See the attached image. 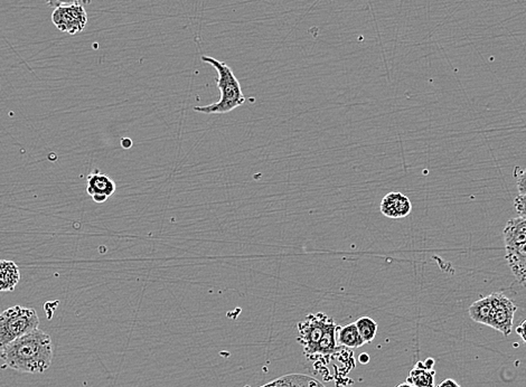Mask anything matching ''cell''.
<instances>
[{
    "label": "cell",
    "instance_id": "obj_18",
    "mask_svg": "<svg viewBox=\"0 0 526 387\" xmlns=\"http://www.w3.org/2000/svg\"><path fill=\"white\" fill-rule=\"evenodd\" d=\"M514 207L519 214L520 217L526 220V194H520L514 200Z\"/></svg>",
    "mask_w": 526,
    "mask_h": 387
},
{
    "label": "cell",
    "instance_id": "obj_19",
    "mask_svg": "<svg viewBox=\"0 0 526 387\" xmlns=\"http://www.w3.org/2000/svg\"><path fill=\"white\" fill-rule=\"evenodd\" d=\"M516 185L520 194H526V169H523L517 174Z\"/></svg>",
    "mask_w": 526,
    "mask_h": 387
},
{
    "label": "cell",
    "instance_id": "obj_14",
    "mask_svg": "<svg viewBox=\"0 0 526 387\" xmlns=\"http://www.w3.org/2000/svg\"><path fill=\"white\" fill-rule=\"evenodd\" d=\"M262 387H325L321 383L305 375H287Z\"/></svg>",
    "mask_w": 526,
    "mask_h": 387
},
{
    "label": "cell",
    "instance_id": "obj_9",
    "mask_svg": "<svg viewBox=\"0 0 526 387\" xmlns=\"http://www.w3.org/2000/svg\"><path fill=\"white\" fill-rule=\"evenodd\" d=\"M506 249H516L526 244V220L523 217L511 219L504 229Z\"/></svg>",
    "mask_w": 526,
    "mask_h": 387
},
{
    "label": "cell",
    "instance_id": "obj_5",
    "mask_svg": "<svg viewBox=\"0 0 526 387\" xmlns=\"http://www.w3.org/2000/svg\"><path fill=\"white\" fill-rule=\"evenodd\" d=\"M490 296L493 304V319L490 327L507 337L513 330L517 307L513 300L510 299L503 292H494Z\"/></svg>",
    "mask_w": 526,
    "mask_h": 387
},
{
    "label": "cell",
    "instance_id": "obj_20",
    "mask_svg": "<svg viewBox=\"0 0 526 387\" xmlns=\"http://www.w3.org/2000/svg\"><path fill=\"white\" fill-rule=\"evenodd\" d=\"M515 331L516 334L522 338V341H523L524 344L526 345V318H524V319L520 322V325L515 328Z\"/></svg>",
    "mask_w": 526,
    "mask_h": 387
},
{
    "label": "cell",
    "instance_id": "obj_12",
    "mask_svg": "<svg viewBox=\"0 0 526 387\" xmlns=\"http://www.w3.org/2000/svg\"><path fill=\"white\" fill-rule=\"evenodd\" d=\"M469 317L477 324H482V325L490 327L493 319V304L490 296H484L475 301L469 307Z\"/></svg>",
    "mask_w": 526,
    "mask_h": 387
},
{
    "label": "cell",
    "instance_id": "obj_2",
    "mask_svg": "<svg viewBox=\"0 0 526 387\" xmlns=\"http://www.w3.org/2000/svg\"><path fill=\"white\" fill-rule=\"evenodd\" d=\"M339 327L324 312L309 314L298 324V341L304 346L306 356H327L337 349L336 334Z\"/></svg>",
    "mask_w": 526,
    "mask_h": 387
},
{
    "label": "cell",
    "instance_id": "obj_11",
    "mask_svg": "<svg viewBox=\"0 0 526 387\" xmlns=\"http://www.w3.org/2000/svg\"><path fill=\"white\" fill-rule=\"evenodd\" d=\"M506 260L520 284L526 287V244L520 249H506Z\"/></svg>",
    "mask_w": 526,
    "mask_h": 387
},
{
    "label": "cell",
    "instance_id": "obj_6",
    "mask_svg": "<svg viewBox=\"0 0 526 387\" xmlns=\"http://www.w3.org/2000/svg\"><path fill=\"white\" fill-rule=\"evenodd\" d=\"M52 21L55 27L62 33L76 35L86 29L88 13L84 6H62L55 8L52 14Z\"/></svg>",
    "mask_w": 526,
    "mask_h": 387
},
{
    "label": "cell",
    "instance_id": "obj_10",
    "mask_svg": "<svg viewBox=\"0 0 526 387\" xmlns=\"http://www.w3.org/2000/svg\"><path fill=\"white\" fill-rule=\"evenodd\" d=\"M21 281V271L14 261L0 260V292H13Z\"/></svg>",
    "mask_w": 526,
    "mask_h": 387
},
{
    "label": "cell",
    "instance_id": "obj_15",
    "mask_svg": "<svg viewBox=\"0 0 526 387\" xmlns=\"http://www.w3.org/2000/svg\"><path fill=\"white\" fill-rule=\"evenodd\" d=\"M337 337H339V344L349 349H360L365 344L357 330L355 322L344 326V327H339Z\"/></svg>",
    "mask_w": 526,
    "mask_h": 387
},
{
    "label": "cell",
    "instance_id": "obj_1",
    "mask_svg": "<svg viewBox=\"0 0 526 387\" xmlns=\"http://www.w3.org/2000/svg\"><path fill=\"white\" fill-rule=\"evenodd\" d=\"M54 346L52 338L43 330H33L0 351L5 366L19 373L42 374L52 365Z\"/></svg>",
    "mask_w": 526,
    "mask_h": 387
},
{
    "label": "cell",
    "instance_id": "obj_25",
    "mask_svg": "<svg viewBox=\"0 0 526 387\" xmlns=\"http://www.w3.org/2000/svg\"><path fill=\"white\" fill-rule=\"evenodd\" d=\"M396 387H414L413 385L409 384V383H401V384H398Z\"/></svg>",
    "mask_w": 526,
    "mask_h": 387
},
{
    "label": "cell",
    "instance_id": "obj_24",
    "mask_svg": "<svg viewBox=\"0 0 526 387\" xmlns=\"http://www.w3.org/2000/svg\"><path fill=\"white\" fill-rule=\"evenodd\" d=\"M368 361H370V357H368V354H362V355H361L360 361L362 364H368Z\"/></svg>",
    "mask_w": 526,
    "mask_h": 387
},
{
    "label": "cell",
    "instance_id": "obj_23",
    "mask_svg": "<svg viewBox=\"0 0 526 387\" xmlns=\"http://www.w3.org/2000/svg\"><path fill=\"white\" fill-rule=\"evenodd\" d=\"M423 364H425V366L427 367L428 369H433V366H435V361H433V358L427 359V361H423Z\"/></svg>",
    "mask_w": 526,
    "mask_h": 387
},
{
    "label": "cell",
    "instance_id": "obj_17",
    "mask_svg": "<svg viewBox=\"0 0 526 387\" xmlns=\"http://www.w3.org/2000/svg\"><path fill=\"white\" fill-rule=\"evenodd\" d=\"M91 3L92 0H45V4L48 7L54 8V9L55 8L62 7V6H86Z\"/></svg>",
    "mask_w": 526,
    "mask_h": 387
},
{
    "label": "cell",
    "instance_id": "obj_13",
    "mask_svg": "<svg viewBox=\"0 0 526 387\" xmlns=\"http://www.w3.org/2000/svg\"><path fill=\"white\" fill-rule=\"evenodd\" d=\"M435 375L433 369H428L423 361H418L409 373L406 382L414 387H435Z\"/></svg>",
    "mask_w": 526,
    "mask_h": 387
},
{
    "label": "cell",
    "instance_id": "obj_21",
    "mask_svg": "<svg viewBox=\"0 0 526 387\" xmlns=\"http://www.w3.org/2000/svg\"><path fill=\"white\" fill-rule=\"evenodd\" d=\"M438 387H460V385L456 382V381L451 380V378H447L440 383V385Z\"/></svg>",
    "mask_w": 526,
    "mask_h": 387
},
{
    "label": "cell",
    "instance_id": "obj_16",
    "mask_svg": "<svg viewBox=\"0 0 526 387\" xmlns=\"http://www.w3.org/2000/svg\"><path fill=\"white\" fill-rule=\"evenodd\" d=\"M357 330L365 344L371 343L376 339L378 333V324L372 318L361 317L355 322Z\"/></svg>",
    "mask_w": 526,
    "mask_h": 387
},
{
    "label": "cell",
    "instance_id": "obj_22",
    "mask_svg": "<svg viewBox=\"0 0 526 387\" xmlns=\"http://www.w3.org/2000/svg\"><path fill=\"white\" fill-rule=\"evenodd\" d=\"M121 145H123V148L129 149L133 146V141L128 138H123V141H121Z\"/></svg>",
    "mask_w": 526,
    "mask_h": 387
},
{
    "label": "cell",
    "instance_id": "obj_8",
    "mask_svg": "<svg viewBox=\"0 0 526 387\" xmlns=\"http://www.w3.org/2000/svg\"><path fill=\"white\" fill-rule=\"evenodd\" d=\"M117 190V185L107 174L94 172L88 176L86 192L98 204L105 203V200L113 196Z\"/></svg>",
    "mask_w": 526,
    "mask_h": 387
},
{
    "label": "cell",
    "instance_id": "obj_4",
    "mask_svg": "<svg viewBox=\"0 0 526 387\" xmlns=\"http://www.w3.org/2000/svg\"><path fill=\"white\" fill-rule=\"evenodd\" d=\"M39 326L38 314L33 308L14 306L0 314V351Z\"/></svg>",
    "mask_w": 526,
    "mask_h": 387
},
{
    "label": "cell",
    "instance_id": "obj_3",
    "mask_svg": "<svg viewBox=\"0 0 526 387\" xmlns=\"http://www.w3.org/2000/svg\"><path fill=\"white\" fill-rule=\"evenodd\" d=\"M202 61L213 66L214 70L217 71V76L215 81L221 92V98L217 103L195 107L194 111L204 115H223L243 105L245 103V96L241 88L240 82L235 76L232 68H230L227 63L212 56L203 55Z\"/></svg>",
    "mask_w": 526,
    "mask_h": 387
},
{
    "label": "cell",
    "instance_id": "obj_7",
    "mask_svg": "<svg viewBox=\"0 0 526 387\" xmlns=\"http://www.w3.org/2000/svg\"><path fill=\"white\" fill-rule=\"evenodd\" d=\"M380 211L388 219H404L411 213V200L402 192H388L381 202Z\"/></svg>",
    "mask_w": 526,
    "mask_h": 387
}]
</instances>
